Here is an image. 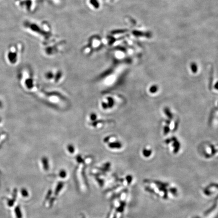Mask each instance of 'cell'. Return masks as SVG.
<instances>
[{
	"label": "cell",
	"mask_w": 218,
	"mask_h": 218,
	"mask_svg": "<svg viewBox=\"0 0 218 218\" xmlns=\"http://www.w3.org/2000/svg\"><path fill=\"white\" fill-rule=\"evenodd\" d=\"M115 105V100L112 96H108L102 101L101 106L104 110H109L114 108Z\"/></svg>",
	"instance_id": "obj_1"
},
{
	"label": "cell",
	"mask_w": 218,
	"mask_h": 218,
	"mask_svg": "<svg viewBox=\"0 0 218 218\" xmlns=\"http://www.w3.org/2000/svg\"><path fill=\"white\" fill-rule=\"evenodd\" d=\"M88 118L89 121L92 123L99 120V115L96 113L92 112L89 114Z\"/></svg>",
	"instance_id": "obj_2"
},
{
	"label": "cell",
	"mask_w": 218,
	"mask_h": 218,
	"mask_svg": "<svg viewBox=\"0 0 218 218\" xmlns=\"http://www.w3.org/2000/svg\"><path fill=\"white\" fill-rule=\"evenodd\" d=\"M62 78H63V73L61 71H59L57 72V73L55 74L53 82L55 83H58L62 80Z\"/></svg>",
	"instance_id": "obj_3"
},
{
	"label": "cell",
	"mask_w": 218,
	"mask_h": 218,
	"mask_svg": "<svg viewBox=\"0 0 218 218\" xmlns=\"http://www.w3.org/2000/svg\"><path fill=\"white\" fill-rule=\"evenodd\" d=\"M54 75H55V74H54L53 72L49 71L46 74V78L48 80L53 81L54 79Z\"/></svg>",
	"instance_id": "obj_4"
},
{
	"label": "cell",
	"mask_w": 218,
	"mask_h": 218,
	"mask_svg": "<svg viewBox=\"0 0 218 218\" xmlns=\"http://www.w3.org/2000/svg\"><path fill=\"white\" fill-rule=\"evenodd\" d=\"M67 150L70 152H73L74 151V149H75L74 146L71 144L68 145L67 146Z\"/></svg>",
	"instance_id": "obj_5"
}]
</instances>
